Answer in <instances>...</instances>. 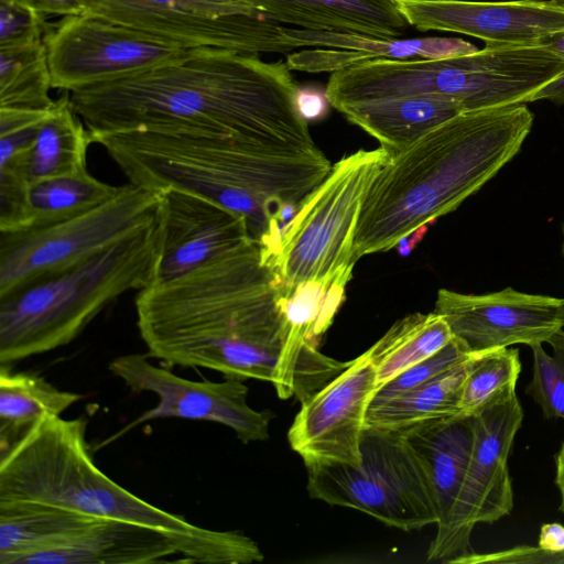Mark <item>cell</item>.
<instances>
[{
  "mask_svg": "<svg viewBox=\"0 0 564 564\" xmlns=\"http://www.w3.org/2000/svg\"><path fill=\"white\" fill-rule=\"evenodd\" d=\"M98 520L45 503L1 500L0 564H19L30 554L62 545Z\"/></svg>",
  "mask_w": 564,
  "mask_h": 564,
  "instance_id": "24",
  "label": "cell"
},
{
  "mask_svg": "<svg viewBox=\"0 0 564 564\" xmlns=\"http://www.w3.org/2000/svg\"><path fill=\"white\" fill-rule=\"evenodd\" d=\"M109 371L134 392H152L159 402L129 427L165 417L206 421L230 427L243 444L269 438L274 414L258 411L248 403L243 380L195 381L155 366L147 354H129L112 359Z\"/></svg>",
  "mask_w": 564,
  "mask_h": 564,
  "instance_id": "13",
  "label": "cell"
},
{
  "mask_svg": "<svg viewBox=\"0 0 564 564\" xmlns=\"http://www.w3.org/2000/svg\"><path fill=\"white\" fill-rule=\"evenodd\" d=\"M473 357L475 356L470 355L465 346L453 337L441 350L382 384L377 390L371 401H381L401 394L434 379Z\"/></svg>",
  "mask_w": 564,
  "mask_h": 564,
  "instance_id": "32",
  "label": "cell"
},
{
  "mask_svg": "<svg viewBox=\"0 0 564 564\" xmlns=\"http://www.w3.org/2000/svg\"><path fill=\"white\" fill-rule=\"evenodd\" d=\"M386 148L359 150L332 166L283 229L280 248L267 264L282 295L306 281L352 272L357 223L375 177L389 162Z\"/></svg>",
  "mask_w": 564,
  "mask_h": 564,
  "instance_id": "7",
  "label": "cell"
},
{
  "mask_svg": "<svg viewBox=\"0 0 564 564\" xmlns=\"http://www.w3.org/2000/svg\"><path fill=\"white\" fill-rule=\"evenodd\" d=\"M523 410L516 387L497 395L473 414L474 441L466 475L448 530L427 550L429 561H449L470 553L477 523H494L511 513L513 490L508 469Z\"/></svg>",
  "mask_w": 564,
  "mask_h": 564,
  "instance_id": "12",
  "label": "cell"
},
{
  "mask_svg": "<svg viewBox=\"0 0 564 564\" xmlns=\"http://www.w3.org/2000/svg\"><path fill=\"white\" fill-rule=\"evenodd\" d=\"M520 372L521 360L516 348L474 357L462 387L459 415H473L501 392L516 387Z\"/></svg>",
  "mask_w": 564,
  "mask_h": 564,
  "instance_id": "30",
  "label": "cell"
},
{
  "mask_svg": "<svg viewBox=\"0 0 564 564\" xmlns=\"http://www.w3.org/2000/svg\"><path fill=\"white\" fill-rule=\"evenodd\" d=\"M533 120L527 104L463 111L393 151L364 199L354 262L455 210L519 153Z\"/></svg>",
  "mask_w": 564,
  "mask_h": 564,
  "instance_id": "3",
  "label": "cell"
},
{
  "mask_svg": "<svg viewBox=\"0 0 564 564\" xmlns=\"http://www.w3.org/2000/svg\"><path fill=\"white\" fill-rule=\"evenodd\" d=\"M50 24L26 0H0V48L42 41Z\"/></svg>",
  "mask_w": 564,
  "mask_h": 564,
  "instance_id": "33",
  "label": "cell"
},
{
  "mask_svg": "<svg viewBox=\"0 0 564 564\" xmlns=\"http://www.w3.org/2000/svg\"><path fill=\"white\" fill-rule=\"evenodd\" d=\"M377 390V371L366 350L301 403L288 440L306 468L360 463L367 412Z\"/></svg>",
  "mask_w": 564,
  "mask_h": 564,
  "instance_id": "14",
  "label": "cell"
},
{
  "mask_svg": "<svg viewBox=\"0 0 564 564\" xmlns=\"http://www.w3.org/2000/svg\"><path fill=\"white\" fill-rule=\"evenodd\" d=\"M85 417L44 416L0 454V501L45 503L95 517L130 521L165 532L182 562L251 564L264 557L237 530H212L163 510L127 490L94 462Z\"/></svg>",
  "mask_w": 564,
  "mask_h": 564,
  "instance_id": "5",
  "label": "cell"
},
{
  "mask_svg": "<svg viewBox=\"0 0 564 564\" xmlns=\"http://www.w3.org/2000/svg\"><path fill=\"white\" fill-rule=\"evenodd\" d=\"M36 11L44 15H77L85 13L83 0H26Z\"/></svg>",
  "mask_w": 564,
  "mask_h": 564,
  "instance_id": "36",
  "label": "cell"
},
{
  "mask_svg": "<svg viewBox=\"0 0 564 564\" xmlns=\"http://www.w3.org/2000/svg\"><path fill=\"white\" fill-rule=\"evenodd\" d=\"M552 52L564 58V32L555 34L542 42Z\"/></svg>",
  "mask_w": 564,
  "mask_h": 564,
  "instance_id": "41",
  "label": "cell"
},
{
  "mask_svg": "<svg viewBox=\"0 0 564 564\" xmlns=\"http://www.w3.org/2000/svg\"><path fill=\"white\" fill-rule=\"evenodd\" d=\"M299 29L400 39L410 26L395 0H238Z\"/></svg>",
  "mask_w": 564,
  "mask_h": 564,
  "instance_id": "21",
  "label": "cell"
},
{
  "mask_svg": "<svg viewBox=\"0 0 564 564\" xmlns=\"http://www.w3.org/2000/svg\"><path fill=\"white\" fill-rule=\"evenodd\" d=\"M542 99L564 104V72L538 90L532 96L531 102Z\"/></svg>",
  "mask_w": 564,
  "mask_h": 564,
  "instance_id": "39",
  "label": "cell"
},
{
  "mask_svg": "<svg viewBox=\"0 0 564 564\" xmlns=\"http://www.w3.org/2000/svg\"><path fill=\"white\" fill-rule=\"evenodd\" d=\"M129 183L188 192L247 218L260 241L286 205L297 208L328 174L248 141L188 130L130 129L91 134Z\"/></svg>",
  "mask_w": 564,
  "mask_h": 564,
  "instance_id": "4",
  "label": "cell"
},
{
  "mask_svg": "<svg viewBox=\"0 0 564 564\" xmlns=\"http://www.w3.org/2000/svg\"><path fill=\"white\" fill-rule=\"evenodd\" d=\"M50 110L0 108V135L40 124Z\"/></svg>",
  "mask_w": 564,
  "mask_h": 564,
  "instance_id": "35",
  "label": "cell"
},
{
  "mask_svg": "<svg viewBox=\"0 0 564 564\" xmlns=\"http://www.w3.org/2000/svg\"><path fill=\"white\" fill-rule=\"evenodd\" d=\"M83 398L61 390L32 372L0 366V449L17 441L44 416H57Z\"/></svg>",
  "mask_w": 564,
  "mask_h": 564,
  "instance_id": "26",
  "label": "cell"
},
{
  "mask_svg": "<svg viewBox=\"0 0 564 564\" xmlns=\"http://www.w3.org/2000/svg\"><path fill=\"white\" fill-rule=\"evenodd\" d=\"M410 26L478 37L487 45H527L564 32L561 0H395Z\"/></svg>",
  "mask_w": 564,
  "mask_h": 564,
  "instance_id": "16",
  "label": "cell"
},
{
  "mask_svg": "<svg viewBox=\"0 0 564 564\" xmlns=\"http://www.w3.org/2000/svg\"><path fill=\"white\" fill-rule=\"evenodd\" d=\"M554 482L560 492V511L564 513V441L555 456V479Z\"/></svg>",
  "mask_w": 564,
  "mask_h": 564,
  "instance_id": "40",
  "label": "cell"
},
{
  "mask_svg": "<svg viewBox=\"0 0 564 564\" xmlns=\"http://www.w3.org/2000/svg\"><path fill=\"white\" fill-rule=\"evenodd\" d=\"M296 102L301 116L306 121L321 118L326 109L322 95L312 90H300Z\"/></svg>",
  "mask_w": 564,
  "mask_h": 564,
  "instance_id": "37",
  "label": "cell"
},
{
  "mask_svg": "<svg viewBox=\"0 0 564 564\" xmlns=\"http://www.w3.org/2000/svg\"><path fill=\"white\" fill-rule=\"evenodd\" d=\"M547 344L552 355L545 352L542 344L530 346L533 367L525 393L540 406L545 419L564 420V329L555 333Z\"/></svg>",
  "mask_w": 564,
  "mask_h": 564,
  "instance_id": "31",
  "label": "cell"
},
{
  "mask_svg": "<svg viewBox=\"0 0 564 564\" xmlns=\"http://www.w3.org/2000/svg\"><path fill=\"white\" fill-rule=\"evenodd\" d=\"M52 76L42 41L0 48V108L50 110Z\"/></svg>",
  "mask_w": 564,
  "mask_h": 564,
  "instance_id": "29",
  "label": "cell"
},
{
  "mask_svg": "<svg viewBox=\"0 0 564 564\" xmlns=\"http://www.w3.org/2000/svg\"><path fill=\"white\" fill-rule=\"evenodd\" d=\"M94 143L90 132L72 107L69 95L55 100L37 128L31 148L0 155V165L17 167L26 181L78 173L87 170V151Z\"/></svg>",
  "mask_w": 564,
  "mask_h": 564,
  "instance_id": "22",
  "label": "cell"
},
{
  "mask_svg": "<svg viewBox=\"0 0 564 564\" xmlns=\"http://www.w3.org/2000/svg\"><path fill=\"white\" fill-rule=\"evenodd\" d=\"M163 191L132 183L72 218L18 231H0V296L83 261L154 224Z\"/></svg>",
  "mask_w": 564,
  "mask_h": 564,
  "instance_id": "9",
  "label": "cell"
},
{
  "mask_svg": "<svg viewBox=\"0 0 564 564\" xmlns=\"http://www.w3.org/2000/svg\"><path fill=\"white\" fill-rule=\"evenodd\" d=\"M301 88L286 63L202 48L182 61L69 93L91 134L188 130L235 138L329 173L297 108Z\"/></svg>",
  "mask_w": 564,
  "mask_h": 564,
  "instance_id": "1",
  "label": "cell"
},
{
  "mask_svg": "<svg viewBox=\"0 0 564 564\" xmlns=\"http://www.w3.org/2000/svg\"><path fill=\"white\" fill-rule=\"evenodd\" d=\"M429 479L437 514L436 534L444 536L451 524L466 475L474 441L473 415L433 420L403 432Z\"/></svg>",
  "mask_w": 564,
  "mask_h": 564,
  "instance_id": "20",
  "label": "cell"
},
{
  "mask_svg": "<svg viewBox=\"0 0 564 564\" xmlns=\"http://www.w3.org/2000/svg\"><path fill=\"white\" fill-rule=\"evenodd\" d=\"M280 283L252 239L135 296L151 358L273 383L286 336Z\"/></svg>",
  "mask_w": 564,
  "mask_h": 564,
  "instance_id": "2",
  "label": "cell"
},
{
  "mask_svg": "<svg viewBox=\"0 0 564 564\" xmlns=\"http://www.w3.org/2000/svg\"><path fill=\"white\" fill-rule=\"evenodd\" d=\"M338 111L393 152L466 110L444 97L406 96L345 106Z\"/></svg>",
  "mask_w": 564,
  "mask_h": 564,
  "instance_id": "23",
  "label": "cell"
},
{
  "mask_svg": "<svg viewBox=\"0 0 564 564\" xmlns=\"http://www.w3.org/2000/svg\"><path fill=\"white\" fill-rule=\"evenodd\" d=\"M453 564H564V551L540 545H518L490 553H468L449 561Z\"/></svg>",
  "mask_w": 564,
  "mask_h": 564,
  "instance_id": "34",
  "label": "cell"
},
{
  "mask_svg": "<svg viewBox=\"0 0 564 564\" xmlns=\"http://www.w3.org/2000/svg\"><path fill=\"white\" fill-rule=\"evenodd\" d=\"M46 46L53 88L68 93L172 64L202 48L82 13L50 24Z\"/></svg>",
  "mask_w": 564,
  "mask_h": 564,
  "instance_id": "11",
  "label": "cell"
},
{
  "mask_svg": "<svg viewBox=\"0 0 564 564\" xmlns=\"http://www.w3.org/2000/svg\"><path fill=\"white\" fill-rule=\"evenodd\" d=\"M453 337L447 322L434 311L397 321L367 349L377 371L378 389L441 350Z\"/></svg>",
  "mask_w": 564,
  "mask_h": 564,
  "instance_id": "27",
  "label": "cell"
},
{
  "mask_svg": "<svg viewBox=\"0 0 564 564\" xmlns=\"http://www.w3.org/2000/svg\"><path fill=\"white\" fill-rule=\"evenodd\" d=\"M85 13L186 47L288 53L285 26L238 0H83Z\"/></svg>",
  "mask_w": 564,
  "mask_h": 564,
  "instance_id": "10",
  "label": "cell"
},
{
  "mask_svg": "<svg viewBox=\"0 0 564 564\" xmlns=\"http://www.w3.org/2000/svg\"><path fill=\"white\" fill-rule=\"evenodd\" d=\"M538 545L552 551H564V525L556 522L542 524Z\"/></svg>",
  "mask_w": 564,
  "mask_h": 564,
  "instance_id": "38",
  "label": "cell"
},
{
  "mask_svg": "<svg viewBox=\"0 0 564 564\" xmlns=\"http://www.w3.org/2000/svg\"><path fill=\"white\" fill-rule=\"evenodd\" d=\"M434 312L473 356L516 344L547 343L564 328V297L530 294L508 286L486 294L441 289Z\"/></svg>",
  "mask_w": 564,
  "mask_h": 564,
  "instance_id": "15",
  "label": "cell"
},
{
  "mask_svg": "<svg viewBox=\"0 0 564 564\" xmlns=\"http://www.w3.org/2000/svg\"><path fill=\"white\" fill-rule=\"evenodd\" d=\"M473 358L401 394L371 401L366 427L403 433L423 423L459 414L462 387Z\"/></svg>",
  "mask_w": 564,
  "mask_h": 564,
  "instance_id": "25",
  "label": "cell"
},
{
  "mask_svg": "<svg viewBox=\"0 0 564 564\" xmlns=\"http://www.w3.org/2000/svg\"><path fill=\"white\" fill-rule=\"evenodd\" d=\"M160 229L154 282L186 274L253 239L243 215L205 197L172 188L163 191Z\"/></svg>",
  "mask_w": 564,
  "mask_h": 564,
  "instance_id": "17",
  "label": "cell"
},
{
  "mask_svg": "<svg viewBox=\"0 0 564 564\" xmlns=\"http://www.w3.org/2000/svg\"><path fill=\"white\" fill-rule=\"evenodd\" d=\"M181 555L172 535L123 520L101 519L54 549L30 554L19 564H150Z\"/></svg>",
  "mask_w": 564,
  "mask_h": 564,
  "instance_id": "19",
  "label": "cell"
},
{
  "mask_svg": "<svg viewBox=\"0 0 564 564\" xmlns=\"http://www.w3.org/2000/svg\"><path fill=\"white\" fill-rule=\"evenodd\" d=\"M286 37L294 50L288 55L290 69L302 72H336L350 65L377 59L448 58L478 51L459 37L429 36L419 39H377L360 34L315 31L285 26Z\"/></svg>",
  "mask_w": 564,
  "mask_h": 564,
  "instance_id": "18",
  "label": "cell"
},
{
  "mask_svg": "<svg viewBox=\"0 0 564 564\" xmlns=\"http://www.w3.org/2000/svg\"><path fill=\"white\" fill-rule=\"evenodd\" d=\"M562 254L564 258V224H563V242H562Z\"/></svg>",
  "mask_w": 564,
  "mask_h": 564,
  "instance_id": "42",
  "label": "cell"
},
{
  "mask_svg": "<svg viewBox=\"0 0 564 564\" xmlns=\"http://www.w3.org/2000/svg\"><path fill=\"white\" fill-rule=\"evenodd\" d=\"M562 2H564V0H561Z\"/></svg>",
  "mask_w": 564,
  "mask_h": 564,
  "instance_id": "43",
  "label": "cell"
},
{
  "mask_svg": "<svg viewBox=\"0 0 564 564\" xmlns=\"http://www.w3.org/2000/svg\"><path fill=\"white\" fill-rule=\"evenodd\" d=\"M360 455L355 466L306 468L310 497L356 509L405 532L437 523L429 479L403 433L366 427Z\"/></svg>",
  "mask_w": 564,
  "mask_h": 564,
  "instance_id": "8",
  "label": "cell"
},
{
  "mask_svg": "<svg viewBox=\"0 0 564 564\" xmlns=\"http://www.w3.org/2000/svg\"><path fill=\"white\" fill-rule=\"evenodd\" d=\"M160 216L148 228L0 296V365L73 341L109 304L155 280Z\"/></svg>",
  "mask_w": 564,
  "mask_h": 564,
  "instance_id": "6",
  "label": "cell"
},
{
  "mask_svg": "<svg viewBox=\"0 0 564 564\" xmlns=\"http://www.w3.org/2000/svg\"><path fill=\"white\" fill-rule=\"evenodd\" d=\"M119 187L96 178L88 170L33 182L26 195L29 228L85 213L111 198Z\"/></svg>",
  "mask_w": 564,
  "mask_h": 564,
  "instance_id": "28",
  "label": "cell"
}]
</instances>
